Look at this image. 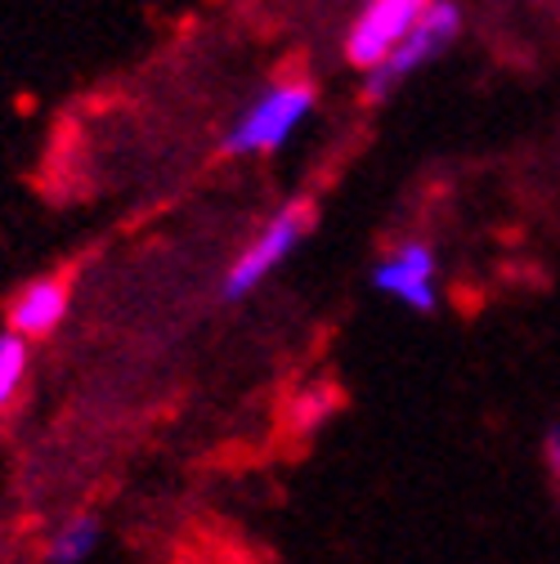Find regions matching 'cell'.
Segmentation results:
<instances>
[{"label": "cell", "instance_id": "obj_1", "mask_svg": "<svg viewBox=\"0 0 560 564\" xmlns=\"http://www.w3.org/2000/svg\"><path fill=\"white\" fill-rule=\"evenodd\" d=\"M314 99H319V90L310 82L269 86L225 134V153L238 158V153H269L278 144H288V139L305 126V117L314 112Z\"/></svg>", "mask_w": 560, "mask_h": 564}, {"label": "cell", "instance_id": "obj_2", "mask_svg": "<svg viewBox=\"0 0 560 564\" xmlns=\"http://www.w3.org/2000/svg\"><path fill=\"white\" fill-rule=\"evenodd\" d=\"M310 229H314V206L310 202H288L278 216L260 229V238L229 264V273H225V282H220V301H247L260 282L283 264L305 238H310Z\"/></svg>", "mask_w": 560, "mask_h": 564}, {"label": "cell", "instance_id": "obj_3", "mask_svg": "<svg viewBox=\"0 0 560 564\" xmlns=\"http://www.w3.org/2000/svg\"><path fill=\"white\" fill-rule=\"evenodd\" d=\"M457 32H462V10L453 6V0H435L431 14L412 28V36H408L386 63H377L373 73L364 77V99H368V104L390 99L412 73H422L427 63H435V58L457 41Z\"/></svg>", "mask_w": 560, "mask_h": 564}, {"label": "cell", "instance_id": "obj_4", "mask_svg": "<svg viewBox=\"0 0 560 564\" xmlns=\"http://www.w3.org/2000/svg\"><path fill=\"white\" fill-rule=\"evenodd\" d=\"M431 6L435 0H368L345 32V58L373 73L412 36V28L431 14Z\"/></svg>", "mask_w": 560, "mask_h": 564}, {"label": "cell", "instance_id": "obj_5", "mask_svg": "<svg viewBox=\"0 0 560 564\" xmlns=\"http://www.w3.org/2000/svg\"><path fill=\"white\" fill-rule=\"evenodd\" d=\"M435 273H440V256L431 242H399L395 251H386L373 269V288L417 314H431L440 305V292H435Z\"/></svg>", "mask_w": 560, "mask_h": 564}, {"label": "cell", "instance_id": "obj_6", "mask_svg": "<svg viewBox=\"0 0 560 564\" xmlns=\"http://www.w3.org/2000/svg\"><path fill=\"white\" fill-rule=\"evenodd\" d=\"M67 292H73L67 273H50V278L28 282V288L10 301V310H6L10 332L23 336V340H41V336H50V332L63 323V314H67Z\"/></svg>", "mask_w": 560, "mask_h": 564}, {"label": "cell", "instance_id": "obj_7", "mask_svg": "<svg viewBox=\"0 0 560 564\" xmlns=\"http://www.w3.org/2000/svg\"><path fill=\"white\" fill-rule=\"evenodd\" d=\"M99 533L104 529H99L95 511H82L73 520H63L45 542V564H86L95 555V546H99Z\"/></svg>", "mask_w": 560, "mask_h": 564}, {"label": "cell", "instance_id": "obj_8", "mask_svg": "<svg viewBox=\"0 0 560 564\" xmlns=\"http://www.w3.org/2000/svg\"><path fill=\"white\" fill-rule=\"evenodd\" d=\"M28 368H32L28 340L14 332H0V416L19 403V394L28 386Z\"/></svg>", "mask_w": 560, "mask_h": 564}, {"label": "cell", "instance_id": "obj_9", "mask_svg": "<svg viewBox=\"0 0 560 564\" xmlns=\"http://www.w3.org/2000/svg\"><path fill=\"white\" fill-rule=\"evenodd\" d=\"M542 462H547L551 484H556V492H560V426L547 431V440H542Z\"/></svg>", "mask_w": 560, "mask_h": 564}]
</instances>
